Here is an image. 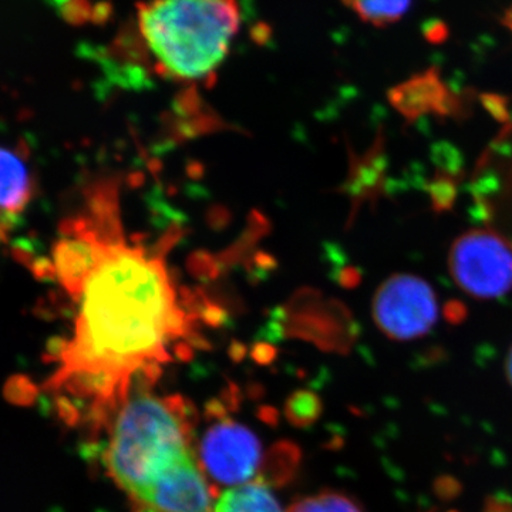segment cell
<instances>
[{"instance_id": "1", "label": "cell", "mask_w": 512, "mask_h": 512, "mask_svg": "<svg viewBox=\"0 0 512 512\" xmlns=\"http://www.w3.org/2000/svg\"><path fill=\"white\" fill-rule=\"evenodd\" d=\"M106 208L104 228L79 225L57 242L55 274L77 302L57 379L119 400L137 373L171 359L188 322L163 256L124 241L114 210L106 229Z\"/></svg>"}, {"instance_id": "2", "label": "cell", "mask_w": 512, "mask_h": 512, "mask_svg": "<svg viewBox=\"0 0 512 512\" xmlns=\"http://www.w3.org/2000/svg\"><path fill=\"white\" fill-rule=\"evenodd\" d=\"M237 0H150L138 6V30L161 74L181 82L210 77L237 36Z\"/></svg>"}, {"instance_id": "3", "label": "cell", "mask_w": 512, "mask_h": 512, "mask_svg": "<svg viewBox=\"0 0 512 512\" xmlns=\"http://www.w3.org/2000/svg\"><path fill=\"white\" fill-rule=\"evenodd\" d=\"M188 437L190 426L181 404L151 394L126 399L111 430L107 467L131 495L175 457L190 451Z\"/></svg>"}, {"instance_id": "4", "label": "cell", "mask_w": 512, "mask_h": 512, "mask_svg": "<svg viewBox=\"0 0 512 512\" xmlns=\"http://www.w3.org/2000/svg\"><path fill=\"white\" fill-rule=\"evenodd\" d=\"M448 268L458 288L474 298H500L512 289V249L494 232L473 229L458 237Z\"/></svg>"}, {"instance_id": "5", "label": "cell", "mask_w": 512, "mask_h": 512, "mask_svg": "<svg viewBox=\"0 0 512 512\" xmlns=\"http://www.w3.org/2000/svg\"><path fill=\"white\" fill-rule=\"evenodd\" d=\"M439 316L436 293L416 275L390 276L377 289L373 318L390 339L407 342L427 335Z\"/></svg>"}, {"instance_id": "6", "label": "cell", "mask_w": 512, "mask_h": 512, "mask_svg": "<svg viewBox=\"0 0 512 512\" xmlns=\"http://www.w3.org/2000/svg\"><path fill=\"white\" fill-rule=\"evenodd\" d=\"M141 512H212V491L191 450L158 470L130 495Z\"/></svg>"}, {"instance_id": "7", "label": "cell", "mask_w": 512, "mask_h": 512, "mask_svg": "<svg viewBox=\"0 0 512 512\" xmlns=\"http://www.w3.org/2000/svg\"><path fill=\"white\" fill-rule=\"evenodd\" d=\"M261 444L247 427L234 421L212 426L201 444L208 476L229 487L251 483L261 464Z\"/></svg>"}, {"instance_id": "8", "label": "cell", "mask_w": 512, "mask_h": 512, "mask_svg": "<svg viewBox=\"0 0 512 512\" xmlns=\"http://www.w3.org/2000/svg\"><path fill=\"white\" fill-rule=\"evenodd\" d=\"M389 97L393 106L410 119H416L431 111L444 113L450 104L446 84L436 70L417 74L392 90Z\"/></svg>"}, {"instance_id": "9", "label": "cell", "mask_w": 512, "mask_h": 512, "mask_svg": "<svg viewBox=\"0 0 512 512\" xmlns=\"http://www.w3.org/2000/svg\"><path fill=\"white\" fill-rule=\"evenodd\" d=\"M33 194L32 178H30L25 161L8 148L2 151V210L3 221L19 217L29 204Z\"/></svg>"}, {"instance_id": "10", "label": "cell", "mask_w": 512, "mask_h": 512, "mask_svg": "<svg viewBox=\"0 0 512 512\" xmlns=\"http://www.w3.org/2000/svg\"><path fill=\"white\" fill-rule=\"evenodd\" d=\"M212 512H284L274 494L262 483L229 488L218 498Z\"/></svg>"}, {"instance_id": "11", "label": "cell", "mask_w": 512, "mask_h": 512, "mask_svg": "<svg viewBox=\"0 0 512 512\" xmlns=\"http://www.w3.org/2000/svg\"><path fill=\"white\" fill-rule=\"evenodd\" d=\"M353 13L369 25L387 28L409 12L413 0H343Z\"/></svg>"}, {"instance_id": "12", "label": "cell", "mask_w": 512, "mask_h": 512, "mask_svg": "<svg viewBox=\"0 0 512 512\" xmlns=\"http://www.w3.org/2000/svg\"><path fill=\"white\" fill-rule=\"evenodd\" d=\"M289 512H363L346 495L339 493H320L312 497L303 498L299 503L293 504Z\"/></svg>"}, {"instance_id": "13", "label": "cell", "mask_w": 512, "mask_h": 512, "mask_svg": "<svg viewBox=\"0 0 512 512\" xmlns=\"http://www.w3.org/2000/svg\"><path fill=\"white\" fill-rule=\"evenodd\" d=\"M454 185L446 183V181H437L433 184V190H431V197H433L434 204L439 205L441 208H447L454 200Z\"/></svg>"}, {"instance_id": "14", "label": "cell", "mask_w": 512, "mask_h": 512, "mask_svg": "<svg viewBox=\"0 0 512 512\" xmlns=\"http://www.w3.org/2000/svg\"><path fill=\"white\" fill-rule=\"evenodd\" d=\"M484 512H512V503L503 500L488 501Z\"/></svg>"}, {"instance_id": "15", "label": "cell", "mask_w": 512, "mask_h": 512, "mask_svg": "<svg viewBox=\"0 0 512 512\" xmlns=\"http://www.w3.org/2000/svg\"><path fill=\"white\" fill-rule=\"evenodd\" d=\"M505 369H507L508 380H510L512 384V348L510 350V353H508L507 367H505Z\"/></svg>"}]
</instances>
